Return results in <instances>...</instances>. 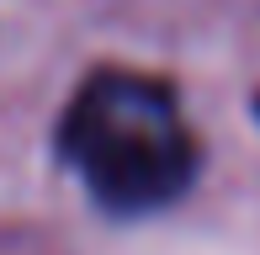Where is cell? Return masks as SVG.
Masks as SVG:
<instances>
[{"mask_svg":"<svg viewBox=\"0 0 260 255\" xmlns=\"http://www.w3.org/2000/svg\"><path fill=\"white\" fill-rule=\"evenodd\" d=\"M58 154L106 213H159L197 181L202 149L175 90L138 69H96L58 117Z\"/></svg>","mask_w":260,"mask_h":255,"instance_id":"cell-1","label":"cell"}]
</instances>
